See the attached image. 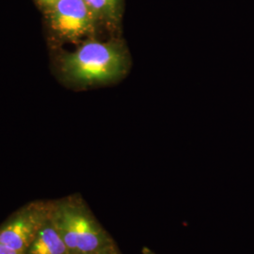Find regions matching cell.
I'll return each mask as SVG.
<instances>
[{
	"label": "cell",
	"mask_w": 254,
	"mask_h": 254,
	"mask_svg": "<svg viewBox=\"0 0 254 254\" xmlns=\"http://www.w3.org/2000/svg\"><path fill=\"white\" fill-rule=\"evenodd\" d=\"M23 254H69L51 216L39 230Z\"/></svg>",
	"instance_id": "obj_5"
},
{
	"label": "cell",
	"mask_w": 254,
	"mask_h": 254,
	"mask_svg": "<svg viewBox=\"0 0 254 254\" xmlns=\"http://www.w3.org/2000/svg\"><path fill=\"white\" fill-rule=\"evenodd\" d=\"M0 254H21L17 253V252H15V251H13V250H11V249H9L8 247H6V246L2 245V244H0Z\"/></svg>",
	"instance_id": "obj_9"
},
{
	"label": "cell",
	"mask_w": 254,
	"mask_h": 254,
	"mask_svg": "<svg viewBox=\"0 0 254 254\" xmlns=\"http://www.w3.org/2000/svg\"><path fill=\"white\" fill-rule=\"evenodd\" d=\"M94 254H121V253H120L116 244L113 243V244L108 246L107 248L101 250L100 252Z\"/></svg>",
	"instance_id": "obj_8"
},
{
	"label": "cell",
	"mask_w": 254,
	"mask_h": 254,
	"mask_svg": "<svg viewBox=\"0 0 254 254\" xmlns=\"http://www.w3.org/2000/svg\"><path fill=\"white\" fill-rule=\"evenodd\" d=\"M131 56L118 37L109 41L91 38L59 58L61 78L74 89H87L116 84L131 69Z\"/></svg>",
	"instance_id": "obj_1"
},
{
	"label": "cell",
	"mask_w": 254,
	"mask_h": 254,
	"mask_svg": "<svg viewBox=\"0 0 254 254\" xmlns=\"http://www.w3.org/2000/svg\"><path fill=\"white\" fill-rule=\"evenodd\" d=\"M59 0H35L37 6L44 12L51 9Z\"/></svg>",
	"instance_id": "obj_7"
},
{
	"label": "cell",
	"mask_w": 254,
	"mask_h": 254,
	"mask_svg": "<svg viewBox=\"0 0 254 254\" xmlns=\"http://www.w3.org/2000/svg\"><path fill=\"white\" fill-rule=\"evenodd\" d=\"M51 218L69 254H94L115 243L79 194L52 200Z\"/></svg>",
	"instance_id": "obj_2"
},
{
	"label": "cell",
	"mask_w": 254,
	"mask_h": 254,
	"mask_svg": "<svg viewBox=\"0 0 254 254\" xmlns=\"http://www.w3.org/2000/svg\"><path fill=\"white\" fill-rule=\"evenodd\" d=\"M51 211L52 200H33L16 210L0 225V244L23 254Z\"/></svg>",
	"instance_id": "obj_4"
},
{
	"label": "cell",
	"mask_w": 254,
	"mask_h": 254,
	"mask_svg": "<svg viewBox=\"0 0 254 254\" xmlns=\"http://www.w3.org/2000/svg\"><path fill=\"white\" fill-rule=\"evenodd\" d=\"M49 33L58 45L96 38L99 23L85 0H59L45 12Z\"/></svg>",
	"instance_id": "obj_3"
},
{
	"label": "cell",
	"mask_w": 254,
	"mask_h": 254,
	"mask_svg": "<svg viewBox=\"0 0 254 254\" xmlns=\"http://www.w3.org/2000/svg\"><path fill=\"white\" fill-rule=\"evenodd\" d=\"M142 253H143V254H154V252H152L151 250H149L148 248H144L143 251H142Z\"/></svg>",
	"instance_id": "obj_10"
},
{
	"label": "cell",
	"mask_w": 254,
	"mask_h": 254,
	"mask_svg": "<svg viewBox=\"0 0 254 254\" xmlns=\"http://www.w3.org/2000/svg\"><path fill=\"white\" fill-rule=\"evenodd\" d=\"M99 24H103L110 32L119 30L122 16L123 0H85Z\"/></svg>",
	"instance_id": "obj_6"
}]
</instances>
